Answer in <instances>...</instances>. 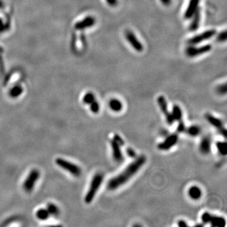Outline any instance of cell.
Segmentation results:
<instances>
[{
    "label": "cell",
    "instance_id": "5bb4252c",
    "mask_svg": "<svg viewBox=\"0 0 227 227\" xmlns=\"http://www.w3.org/2000/svg\"><path fill=\"white\" fill-rule=\"evenodd\" d=\"M211 140L209 137L206 136L203 138L200 143V151L203 154H208L210 152L211 150Z\"/></svg>",
    "mask_w": 227,
    "mask_h": 227
},
{
    "label": "cell",
    "instance_id": "277c9868",
    "mask_svg": "<svg viewBox=\"0 0 227 227\" xmlns=\"http://www.w3.org/2000/svg\"><path fill=\"white\" fill-rule=\"evenodd\" d=\"M40 177V172L37 169H33L30 172L23 184V188L27 192H31L34 189L35 184Z\"/></svg>",
    "mask_w": 227,
    "mask_h": 227
},
{
    "label": "cell",
    "instance_id": "52a82bcc",
    "mask_svg": "<svg viewBox=\"0 0 227 227\" xmlns=\"http://www.w3.org/2000/svg\"><path fill=\"white\" fill-rule=\"evenodd\" d=\"M124 35L128 43L136 51L139 52L143 51V45L142 43L139 41V39L137 38L136 35L132 31L129 30H126L125 31Z\"/></svg>",
    "mask_w": 227,
    "mask_h": 227
},
{
    "label": "cell",
    "instance_id": "7a4b0ae2",
    "mask_svg": "<svg viewBox=\"0 0 227 227\" xmlns=\"http://www.w3.org/2000/svg\"><path fill=\"white\" fill-rule=\"evenodd\" d=\"M104 176L100 173H97L93 176L88 192L85 197V202L87 204H90L93 201V199L95 198V195L97 194L100 185L102 184Z\"/></svg>",
    "mask_w": 227,
    "mask_h": 227
},
{
    "label": "cell",
    "instance_id": "4fadbf2b",
    "mask_svg": "<svg viewBox=\"0 0 227 227\" xmlns=\"http://www.w3.org/2000/svg\"><path fill=\"white\" fill-rule=\"evenodd\" d=\"M111 145L114 159L117 162H122L123 160V155L121 150V146L117 144L114 139L111 141Z\"/></svg>",
    "mask_w": 227,
    "mask_h": 227
},
{
    "label": "cell",
    "instance_id": "1f68e13d",
    "mask_svg": "<svg viewBox=\"0 0 227 227\" xmlns=\"http://www.w3.org/2000/svg\"><path fill=\"white\" fill-rule=\"evenodd\" d=\"M126 152H127L128 155L131 158H135L136 155V152H135V150H133L132 148H128Z\"/></svg>",
    "mask_w": 227,
    "mask_h": 227
},
{
    "label": "cell",
    "instance_id": "7c38bea8",
    "mask_svg": "<svg viewBox=\"0 0 227 227\" xmlns=\"http://www.w3.org/2000/svg\"><path fill=\"white\" fill-rule=\"evenodd\" d=\"M200 0H190V2L187 6L184 13V18L189 19L192 18L194 13L199 8V3Z\"/></svg>",
    "mask_w": 227,
    "mask_h": 227
},
{
    "label": "cell",
    "instance_id": "ac0fdd59",
    "mask_svg": "<svg viewBox=\"0 0 227 227\" xmlns=\"http://www.w3.org/2000/svg\"><path fill=\"white\" fill-rule=\"evenodd\" d=\"M108 105L111 110L114 112H120L122 109L123 107L121 102L117 98L111 99L110 102H109Z\"/></svg>",
    "mask_w": 227,
    "mask_h": 227
},
{
    "label": "cell",
    "instance_id": "44dd1931",
    "mask_svg": "<svg viewBox=\"0 0 227 227\" xmlns=\"http://www.w3.org/2000/svg\"><path fill=\"white\" fill-rule=\"evenodd\" d=\"M172 116H173L174 120H177L179 122L182 121V112L181 108L178 105H174L172 108Z\"/></svg>",
    "mask_w": 227,
    "mask_h": 227
},
{
    "label": "cell",
    "instance_id": "9c48e42d",
    "mask_svg": "<svg viewBox=\"0 0 227 227\" xmlns=\"http://www.w3.org/2000/svg\"><path fill=\"white\" fill-rule=\"evenodd\" d=\"M205 117L210 124L215 128L224 138H226V130L223 126V122L220 119L209 114H206Z\"/></svg>",
    "mask_w": 227,
    "mask_h": 227
},
{
    "label": "cell",
    "instance_id": "4dcf8cb0",
    "mask_svg": "<svg viewBox=\"0 0 227 227\" xmlns=\"http://www.w3.org/2000/svg\"><path fill=\"white\" fill-rule=\"evenodd\" d=\"M185 125H184V123L183 122V121H179V125H178V127H177V131L178 132H184L185 131Z\"/></svg>",
    "mask_w": 227,
    "mask_h": 227
},
{
    "label": "cell",
    "instance_id": "2e32d148",
    "mask_svg": "<svg viewBox=\"0 0 227 227\" xmlns=\"http://www.w3.org/2000/svg\"><path fill=\"white\" fill-rule=\"evenodd\" d=\"M192 20L190 24V30L192 31H195L199 28V23L201 21V11L198 8L192 15Z\"/></svg>",
    "mask_w": 227,
    "mask_h": 227
},
{
    "label": "cell",
    "instance_id": "ffe728a7",
    "mask_svg": "<svg viewBox=\"0 0 227 227\" xmlns=\"http://www.w3.org/2000/svg\"><path fill=\"white\" fill-rule=\"evenodd\" d=\"M49 216L50 215L48 211V210H47V209H44V208L39 209L37 211V212H36L37 218L38 219V220H42V221L48 220V219L49 218Z\"/></svg>",
    "mask_w": 227,
    "mask_h": 227
},
{
    "label": "cell",
    "instance_id": "6da1fadb",
    "mask_svg": "<svg viewBox=\"0 0 227 227\" xmlns=\"http://www.w3.org/2000/svg\"><path fill=\"white\" fill-rule=\"evenodd\" d=\"M146 161V159L145 156H139L134 162L130 163L121 174L111 179L108 181L107 188L109 190L113 191L118 189L119 187L126 184L145 165Z\"/></svg>",
    "mask_w": 227,
    "mask_h": 227
},
{
    "label": "cell",
    "instance_id": "d6986e66",
    "mask_svg": "<svg viewBox=\"0 0 227 227\" xmlns=\"http://www.w3.org/2000/svg\"><path fill=\"white\" fill-rule=\"evenodd\" d=\"M23 92V89L20 85H15L9 92V95L11 98H16L20 97Z\"/></svg>",
    "mask_w": 227,
    "mask_h": 227
},
{
    "label": "cell",
    "instance_id": "cb8c5ba5",
    "mask_svg": "<svg viewBox=\"0 0 227 227\" xmlns=\"http://www.w3.org/2000/svg\"><path fill=\"white\" fill-rule=\"evenodd\" d=\"M94 100H95V95L92 92H88L87 93H86L83 98V103L87 105H90Z\"/></svg>",
    "mask_w": 227,
    "mask_h": 227
},
{
    "label": "cell",
    "instance_id": "ba28073f",
    "mask_svg": "<svg viewBox=\"0 0 227 227\" xmlns=\"http://www.w3.org/2000/svg\"><path fill=\"white\" fill-rule=\"evenodd\" d=\"M157 102H158V104L159 105V107L160 108V110L163 112V114L165 115L166 120L167 123L169 125L173 124L175 120L174 119L173 116H172V113H170L168 109V105H167V102L166 101L165 98L162 95H160V97H158L157 98Z\"/></svg>",
    "mask_w": 227,
    "mask_h": 227
},
{
    "label": "cell",
    "instance_id": "30bf717a",
    "mask_svg": "<svg viewBox=\"0 0 227 227\" xmlns=\"http://www.w3.org/2000/svg\"><path fill=\"white\" fill-rule=\"evenodd\" d=\"M177 141L178 135L177 134H172L169 136L164 142L159 145V149L162 151L169 150L177 143Z\"/></svg>",
    "mask_w": 227,
    "mask_h": 227
},
{
    "label": "cell",
    "instance_id": "3957f363",
    "mask_svg": "<svg viewBox=\"0 0 227 227\" xmlns=\"http://www.w3.org/2000/svg\"><path fill=\"white\" fill-rule=\"evenodd\" d=\"M56 165L75 177H80L82 175V169L76 164L65 159L58 158L55 161Z\"/></svg>",
    "mask_w": 227,
    "mask_h": 227
},
{
    "label": "cell",
    "instance_id": "8992f818",
    "mask_svg": "<svg viewBox=\"0 0 227 227\" xmlns=\"http://www.w3.org/2000/svg\"><path fill=\"white\" fill-rule=\"evenodd\" d=\"M216 34V30L214 29L208 30L205 31V32L201 33L197 35H195L191 38H189L187 42L190 45H195L196 44H200L202 42H204L208 39L211 38L215 36Z\"/></svg>",
    "mask_w": 227,
    "mask_h": 227
},
{
    "label": "cell",
    "instance_id": "e575fe53",
    "mask_svg": "<svg viewBox=\"0 0 227 227\" xmlns=\"http://www.w3.org/2000/svg\"><path fill=\"white\" fill-rule=\"evenodd\" d=\"M160 2L163 5L165 6H169L171 3L172 0H160Z\"/></svg>",
    "mask_w": 227,
    "mask_h": 227
},
{
    "label": "cell",
    "instance_id": "836d02e7",
    "mask_svg": "<svg viewBox=\"0 0 227 227\" xmlns=\"http://www.w3.org/2000/svg\"><path fill=\"white\" fill-rule=\"evenodd\" d=\"M178 226L179 227H187L188 226V225H187V223L185 221L180 220L178 222Z\"/></svg>",
    "mask_w": 227,
    "mask_h": 227
},
{
    "label": "cell",
    "instance_id": "d590c367",
    "mask_svg": "<svg viewBox=\"0 0 227 227\" xmlns=\"http://www.w3.org/2000/svg\"><path fill=\"white\" fill-rule=\"evenodd\" d=\"M4 6H5V4L2 1V0H0V9L3 8H4Z\"/></svg>",
    "mask_w": 227,
    "mask_h": 227
},
{
    "label": "cell",
    "instance_id": "7402d4cb",
    "mask_svg": "<svg viewBox=\"0 0 227 227\" xmlns=\"http://www.w3.org/2000/svg\"><path fill=\"white\" fill-rule=\"evenodd\" d=\"M47 210H48L50 215L55 217L58 216L60 213L59 208L53 203H49L47 206Z\"/></svg>",
    "mask_w": 227,
    "mask_h": 227
},
{
    "label": "cell",
    "instance_id": "5b68a950",
    "mask_svg": "<svg viewBox=\"0 0 227 227\" xmlns=\"http://www.w3.org/2000/svg\"><path fill=\"white\" fill-rule=\"evenodd\" d=\"M211 49H212V47L210 44H206L200 47H194L191 45L186 49L185 53L187 56L190 58H195L209 52Z\"/></svg>",
    "mask_w": 227,
    "mask_h": 227
},
{
    "label": "cell",
    "instance_id": "f546056e",
    "mask_svg": "<svg viewBox=\"0 0 227 227\" xmlns=\"http://www.w3.org/2000/svg\"><path fill=\"white\" fill-rule=\"evenodd\" d=\"M113 139L115 141V142L117 144H119L121 146H123L124 145V142L123 139L119 135H115L114 136Z\"/></svg>",
    "mask_w": 227,
    "mask_h": 227
},
{
    "label": "cell",
    "instance_id": "9a60e30c",
    "mask_svg": "<svg viewBox=\"0 0 227 227\" xmlns=\"http://www.w3.org/2000/svg\"><path fill=\"white\" fill-rule=\"evenodd\" d=\"M208 223L213 227H223L225 226L226 221L223 217L211 215Z\"/></svg>",
    "mask_w": 227,
    "mask_h": 227
},
{
    "label": "cell",
    "instance_id": "603a6c76",
    "mask_svg": "<svg viewBox=\"0 0 227 227\" xmlns=\"http://www.w3.org/2000/svg\"><path fill=\"white\" fill-rule=\"evenodd\" d=\"M216 148L217 149L221 155H226L227 153V145L226 142H218L216 143Z\"/></svg>",
    "mask_w": 227,
    "mask_h": 227
},
{
    "label": "cell",
    "instance_id": "484cf974",
    "mask_svg": "<svg viewBox=\"0 0 227 227\" xmlns=\"http://www.w3.org/2000/svg\"><path fill=\"white\" fill-rule=\"evenodd\" d=\"M90 111L94 114H97L100 111V105L95 100L90 104Z\"/></svg>",
    "mask_w": 227,
    "mask_h": 227
},
{
    "label": "cell",
    "instance_id": "d4e9b609",
    "mask_svg": "<svg viewBox=\"0 0 227 227\" xmlns=\"http://www.w3.org/2000/svg\"><path fill=\"white\" fill-rule=\"evenodd\" d=\"M200 128L197 126H191L187 130V132L188 134L193 137L198 136L200 133Z\"/></svg>",
    "mask_w": 227,
    "mask_h": 227
},
{
    "label": "cell",
    "instance_id": "4316f807",
    "mask_svg": "<svg viewBox=\"0 0 227 227\" xmlns=\"http://www.w3.org/2000/svg\"><path fill=\"white\" fill-rule=\"evenodd\" d=\"M227 38V34H226V30H223L221 32L220 34H218L216 36V40L218 42H225L226 41Z\"/></svg>",
    "mask_w": 227,
    "mask_h": 227
},
{
    "label": "cell",
    "instance_id": "83f0119b",
    "mask_svg": "<svg viewBox=\"0 0 227 227\" xmlns=\"http://www.w3.org/2000/svg\"><path fill=\"white\" fill-rule=\"evenodd\" d=\"M9 28L10 24L4 23L3 20L2 18H0V34L5 32L7 30H8Z\"/></svg>",
    "mask_w": 227,
    "mask_h": 227
},
{
    "label": "cell",
    "instance_id": "8fae6325",
    "mask_svg": "<svg viewBox=\"0 0 227 227\" xmlns=\"http://www.w3.org/2000/svg\"><path fill=\"white\" fill-rule=\"evenodd\" d=\"M95 23V19L93 17H87L85 18L83 20L77 22L75 28L77 30H84L85 28H88L93 27Z\"/></svg>",
    "mask_w": 227,
    "mask_h": 227
},
{
    "label": "cell",
    "instance_id": "f1b7e54d",
    "mask_svg": "<svg viewBox=\"0 0 227 227\" xmlns=\"http://www.w3.org/2000/svg\"><path fill=\"white\" fill-rule=\"evenodd\" d=\"M216 90H217V92L218 93H220V94H221V95L225 94V93H226V91H227V87H226V83H224L223 85H220V86H219V87H218Z\"/></svg>",
    "mask_w": 227,
    "mask_h": 227
},
{
    "label": "cell",
    "instance_id": "e0dca14e",
    "mask_svg": "<svg viewBox=\"0 0 227 227\" xmlns=\"http://www.w3.org/2000/svg\"><path fill=\"white\" fill-rule=\"evenodd\" d=\"M188 194L191 198L194 200H197L201 197L202 192L201 189L198 186H192L189 189Z\"/></svg>",
    "mask_w": 227,
    "mask_h": 227
},
{
    "label": "cell",
    "instance_id": "d6a6232c",
    "mask_svg": "<svg viewBox=\"0 0 227 227\" xmlns=\"http://www.w3.org/2000/svg\"><path fill=\"white\" fill-rule=\"evenodd\" d=\"M105 1L109 6L112 7L115 6L117 5V3H118L117 0H105Z\"/></svg>",
    "mask_w": 227,
    "mask_h": 227
},
{
    "label": "cell",
    "instance_id": "8d00e7d4",
    "mask_svg": "<svg viewBox=\"0 0 227 227\" xmlns=\"http://www.w3.org/2000/svg\"><path fill=\"white\" fill-rule=\"evenodd\" d=\"M3 52V49L2 48V47H0V52Z\"/></svg>",
    "mask_w": 227,
    "mask_h": 227
}]
</instances>
